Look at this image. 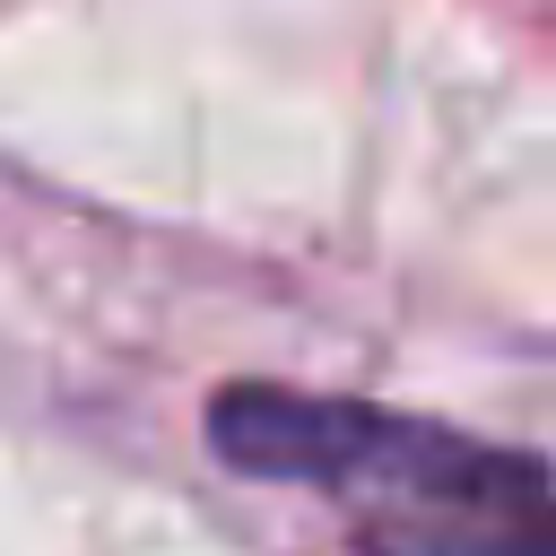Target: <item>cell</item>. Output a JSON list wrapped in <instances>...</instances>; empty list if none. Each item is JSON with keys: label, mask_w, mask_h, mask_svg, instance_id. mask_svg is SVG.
Instances as JSON below:
<instances>
[{"label": "cell", "mask_w": 556, "mask_h": 556, "mask_svg": "<svg viewBox=\"0 0 556 556\" xmlns=\"http://www.w3.org/2000/svg\"><path fill=\"white\" fill-rule=\"evenodd\" d=\"M208 443L235 469L330 495L365 556H556L547 469L434 417L243 382L217 391Z\"/></svg>", "instance_id": "obj_1"}]
</instances>
